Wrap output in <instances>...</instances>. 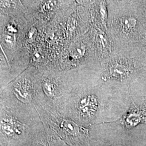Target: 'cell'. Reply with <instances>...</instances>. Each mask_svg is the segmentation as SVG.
I'll return each instance as SVG.
<instances>
[{"mask_svg":"<svg viewBox=\"0 0 146 146\" xmlns=\"http://www.w3.org/2000/svg\"><path fill=\"white\" fill-rule=\"evenodd\" d=\"M27 78H20L14 86V92L16 96L21 101H26L31 99L32 86Z\"/></svg>","mask_w":146,"mask_h":146,"instance_id":"cell-1","label":"cell"},{"mask_svg":"<svg viewBox=\"0 0 146 146\" xmlns=\"http://www.w3.org/2000/svg\"><path fill=\"white\" fill-rule=\"evenodd\" d=\"M108 71L110 77L113 78H123L127 74V69L125 66L117 62L111 64Z\"/></svg>","mask_w":146,"mask_h":146,"instance_id":"cell-2","label":"cell"},{"mask_svg":"<svg viewBox=\"0 0 146 146\" xmlns=\"http://www.w3.org/2000/svg\"><path fill=\"white\" fill-rule=\"evenodd\" d=\"M43 88L48 96L53 95L56 88V84L50 80H45L43 82Z\"/></svg>","mask_w":146,"mask_h":146,"instance_id":"cell-3","label":"cell"},{"mask_svg":"<svg viewBox=\"0 0 146 146\" xmlns=\"http://www.w3.org/2000/svg\"><path fill=\"white\" fill-rule=\"evenodd\" d=\"M120 23L123 31H129L135 26L136 21L133 18L125 17L121 19Z\"/></svg>","mask_w":146,"mask_h":146,"instance_id":"cell-4","label":"cell"}]
</instances>
